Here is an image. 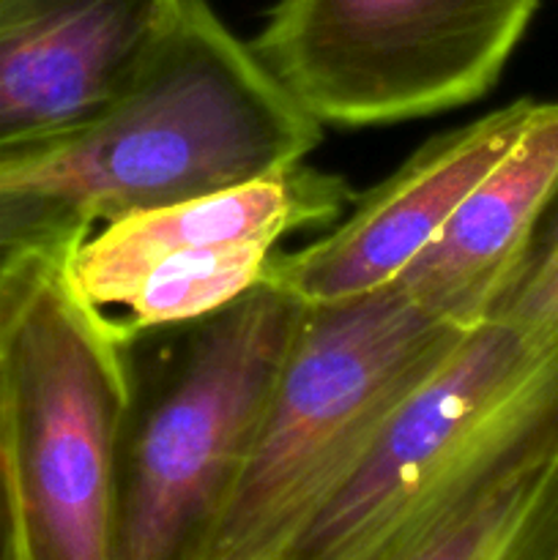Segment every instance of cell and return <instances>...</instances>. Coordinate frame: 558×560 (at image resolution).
<instances>
[{
  "label": "cell",
  "mask_w": 558,
  "mask_h": 560,
  "mask_svg": "<svg viewBox=\"0 0 558 560\" xmlns=\"http://www.w3.org/2000/svg\"><path fill=\"white\" fill-rule=\"evenodd\" d=\"M321 137L208 0H181L142 80L91 124L0 151V189L49 197L96 230L295 167Z\"/></svg>",
  "instance_id": "1"
},
{
  "label": "cell",
  "mask_w": 558,
  "mask_h": 560,
  "mask_svg": "<svg viewBox=\"0 0 558 560\" xmlns=\"http://www.w3.org/2000/svg\"><path fill=\"white\" fill-rule=\"evenodd\" d=\"M77 244L0 290V410L16 560H115L129 339L69 277Z\"/></svg>",
  "instance_id": "2"
},
{
  "label": "cell",
  "mask_w": 558,
  "mask_h": 560,
  "mask_svg": "<svg viewBox=\"0 0 558 560\" xmlns=\"http://www.w3.org/2000/svg\"><path fill=\"white\" fill-rule=\"evenodd\" d=\"M301 301L257 282L211 315L129 339L115 560H202L260 430Z\"/></svg>",
  "instance_id": "3"
},
{
  "label": "cell",
  "mask_w": 558,
  "mask_h": 560,
  "mask_svg": "<svg viewBox=\"0 0 558 560\" xmlns=\"http://www.w3.org/2000/svg\"><path fill=\"white\" fill-rule=\"evenodd\" d=\"M465 331L394 282L301 304L249 459L202 560L284 556Z\"/></svg>",
  "instance_id": "4"
},
{
  "label": "cell",
  "mask_w": 558,
  "mask_h": 560,
  "mask_svg": "<svg viewBox=\"0 0 558 560\" xmlns=\"http://www.w3.org/2000/svg\"><path fill=\"white\" fill-rule=\"evenodd\" d=\"M558 448V348L485 320L394 410L284 560H397L518 459Z\"/></svg>",
  "instance_id": "5"
},
{
  "label": "cell",
  "mask_w": 558,
  "mask_h": 560,
  "mask_svg": "<svg viewBox=\"0 0 558 560\" xmlns=\"http://www.w3.org/2000/svg\"><path fill=\"white\" fill-rule=\"evenodd\" d=\"M542 0H277L252 52L321 126H383L485 96Z\"/></svg>",
  "instance_id": "6"
},
{
  "label": "cell",
  "mask_w": 558,
  "mask_h": 560,
  "mask_svg": "<svg viewBox=\"0 0 558 560\" xmlns=\"http://www.w3.org/2000/svg\"><path fill=\"white\" fill-rule=\"evenodd\" d=\"M181 0H0V151L69 135L126 96Z\"/></svg>",
  "instance_id": "7"
},
{
  "label": "cell",
  "mask_w": 558,
  "mask_h": 560,
  "mask_svg": "<svg viewBox=\"0 0 558 560\" xmlns=\"http://www.w3.org/2000/svg\"><path fill=\"white\" fill-rule=\"evenodd\" d=\"M518 102L427 140L397 173L356 200L339 228L274 255L266 282L301 304H326L392 284L443 230L468 191L507 156L534 115Z\"/></svg>",
  "instance_id": "8"
},
{
  "label": "cell",
  "mask_w": 558,
  "mask_h": 560,
  "mask_svg": "<svg viewBox=\"0 0 558 560\" xmlns=\"http://www.w3.org/2000/svg\"><path fill=\"white\" fill-rule=\"evenodd\" d=\"M556 186L558 102H536L507 156L468 191L438 238L394 284L452 326L485 323Z\"/></svg>",
  "instance_id": "9"
},
{
  "label": "cell",
  "mask_w": 558,
  "mask_h": 560,
  "mask_svg": "<svg viewBox=\"0 0 558 560\" xmlns=\"http://www.w3.org/2000/svg\"><path fill=\"white\" fill-rule=\"evenodd\" d=\"M350 200L348 180L301 162L208 195L129 213L91 230L71 249V284L93 304L131 268L162 252L228 244L277 246L295 230L332 224Z\"/></svg>",
  "instance_id": "10"
},
{
  "label": "cell",
  "mask_w": 558,
  "mask_h": 560,
  "mask_svg": "<svg viewBox=\"0 0 558 560\" xmlns=\"http://www.w3.org/2000/svg\"><path fill=\"white\" fill-rule=\"evenodd\" d=\"M558 550V448L518 459L397 560H550Z\"/></svg>",
  "instance_id": "11"
},
{
  "label": "cell",
  "mask_w": 558,
  "mask_h": 560,
  "mask_svg": "<svg viewBox=\"0 0 558 560\" xmlns=\"http://www.w3.org/2000/svg\"><path fill=\"white\" fill-rule=\"evenodd\" d=\"M487 320L503 323L536 348H558V186Z\"/></svg>",
  "instance_id": "12"
},
{
  "label": "cell",
  "mask_w": 558,
  "mask_h": 560,
  "mask_svg": "<svg viewBox=\"0 0 558 560\" xmlns=\"http://www.w3.org/2000/svg\"><path fill=\"white\" fill-rule=\"evenodd\" d=\"M88 233L91 228L60 202L0 189V290L22 260L42 249L80 244Z\"/></svg>",
  "instance_id": "13"
},
{
  "label": "cell",
  "mask_w": 558,
  "mask_h": 560,
  "mask_svg": "<svg viewBox=\"0 0 558 560\" xmlns=\"http://www.w3.org/2000/svg\"><path fill=\"white\" fill-rule=\"evenodd\" d=\"M0 560H16L14 503H11L9 468H5V446H3V410H0Z\"/></svg>",
  "instance_id": "14"
},
{
  "label": "cell",
  "mask_w": 558,
  "mask_h": 560,
  "mask_svg": "<svg viewBox=\"0 0 558 560\" xmlns=\"http://www.w3.org/2000/svg\"><path fill=\"white\" fill-rule=\"evenodd\" d=\"M241 560H284L282 556H260V558H241Z\"/></svg>",
  "instance_id": "15"
},
{
  "label": "cell",
  "mask_w": 558,
  "mask_h": 560,
  "mask_svg": "<svg viewBox=\"0 0 558 560\" xmlns=\"http://www.w3.org/2000/svg\"><path fill=\"white\" fill-rule=\"evenodd\" d=\"M550 560H558V550L556 552H553V558Z\"/></svg>",
  "instance_id": "16"
}]
</instances>
